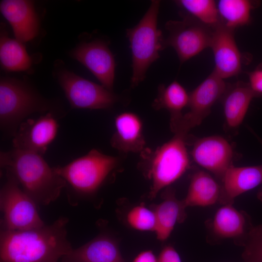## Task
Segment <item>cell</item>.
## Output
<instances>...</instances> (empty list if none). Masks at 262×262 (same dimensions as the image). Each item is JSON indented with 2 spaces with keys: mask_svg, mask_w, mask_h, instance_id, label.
Segmentation results:
<instances>
[{
  "mask_svg": "<svg viewBox=\"0 0 262 262\" xmlns=\"http://www.w3.org/2000/svg\"><path fill=\"white\" fill-rule=\"evenodd\" d=\"M68 219L33 229H1L0 262H57L73 248L67 238Z\"/></svg>",
  "mask_w": 262,
  "mask_h": 262,
  "instance_id": "obj_1",
  "label": "cell"
},
{
  "mask_svg": "<svg viewBox=\"0 0 262 262\" xmlns=\"http://www.w3.org/2000/svg\"><path fill=\"white\" fill-rule=\"evenodd\" d=\"M0 163L36 204L47 205L55 201L67 184L42 155L33 152L15 148L1 152Z\"/></svg>",
  "mask_w": 262,
  "mask_h": 262,
  "instance_id": "obj_2",
  "label": "cell"
},
{
  "mask_svg": "<svg viewBox=\"0 0 262 262\" xmlns=\"http://www.w3.org/2000/svg\"><path fill=\"white\" fill-rule=\"evenodd\" d=\"M174 134L155 149L145 148L141 152V165L151 181L150 198H155L162 189L179 179L189 167L186 147L187 135Z\"/></svg>",
  "mask_w": 262,
  "mask_h": 262,
  "instance_id": "obj_3",
  "label": "cell"
},
{
  "mask_svg": "<svg viewBox=\"0 0 262 262\" xmlns=\"http://www.w3.org/2000/svg\"><path fill=\"white\" fill-rule=\"evenodd\" d=\"M160 3V0H151L138 23L126 30L132 56L131 87L145 79L150 66L160 57L159 51L165 48V39L157 26Z\"/></svg>",
  "mask_w": 262,
  "mask_h": 262,
  "instance_id": "obj_4",
  "label": "cell"
},
{
  "mask_svg": "<svg viewBox=\"0 0 262 262\" xmlns=\"http://www.w3.org/2000/svg\"><path fill=\"white\" fill-rule=\"evenodd\" d=\"M51 109L49 102L25 83L11 78L0 79V125L6 135L14 136L20 124L31 114L52 112Z\"/></svg>",
  "mask_w": 262,
  "mask_h": 262,
  "instance_id": "obj_5",
  "label": "cell"
},
{
  "mask_svg": "<svg viewBox=\"0 0 262 262\" xmlns=\"http://www.w3.org/2000/svg\"><path fill=\"white\" fill-rule=\"evenodd\" d=\"M118 159L93 149L67 164L53 169L75 191L88 194L99 188L117 165Z\"/></svg>",
  "mask_w": 262,
  "mask_h": 262,
  "instance_id": "obj_6",
  "label": "cell"
},
{
  "mask_svg": "<svg viewBox=\"0 0 262 262\" xmlns=\"http://www.w3.org/2000/svg\"><path fill=\"white\" fill-rule=\"evenodd\" d=\"M6 178L0 192V206L2 213L1 229L24 230L44 226L36 204L23 191L15 177L8 171Z\"/></svg>",
  "mask_w": 262,
  "mask_h": 262,
  "instance_id": "obj_7",
  "label": "cell"
},
{
  "mask_svg": "<svg viewBox=\"0 0 262 262\" xmlns=\"http://www.w3.org/2000/svg\"><path fill=\"white\" fill-rule=\"evenodd\" d=\"M168 36L164 45L176 51L181 64L196 55L211 44L213 28L186 15L180 20H169L165 25Z\"/></svg>",
  "mask_w": 262,
  "mask_h": 262,
  "instance_id": "obj_8",
  "label": "cell"
},
{
  "mask_svg": "<svg viewBox=\"0 0 262 262\" xmlns=\"http://www.w3.org/2000/svg\"><path fill=\"white\" fill-rule=\"evenodd\" d=\"M57 75L59 83L73 108L107 109L119 100V97L112 91L68 70L62 69Z\"/></svg>",
  "mask_w": 262,
  "mask_h": 262,
  "instance_id": "obj_9",
  "label": "cell"
},
{
  "mask_svg": "<svg viewBox=\"0 0 262 262\" xmlns=\"http://www.w3.org/2000/svg\"><path fill=\"white\" fill-rule=\"evenodd\" d=\"M228 85L224 80L213 71L190 94L189 111L172 130L174 134L187 135L189 131L198 126L210 114L213 104L223 96Z\"/></svg>",
  "mask_w": 262,
  "mask_h": 262,
  "instance_id": "obj_10",
  "label": "cell"
},
{
  "mask_svg": "<svg viewBox=\"0 0 262 262\" xmlns=\"http://www.w3.org/2000/svg\"><path fill=\"white\" fill-rule=\"evenodd\" d=\"M59 125L52 112L23 121L13 136L14 148L43 155L55 139Z\"/></svg>",
  "mask_w": 262,
  "mask_h": 262,
  "instance_id": "obj_11",
  "label": "cell"
},
{
  "mask_svg": "<svg viewBox=\"0 0 262 262\" xmlns=\"http://www.w3.org/2000/svg\"><path fill=\"white\" fill-rule=\"evenodd\" d=\"M71 56L87 68L102 85L112 91L115 62L105 42L96 39L82 42L72 51Z\"/></svg>",
  "mask_w": 262,
  "mask_h": 262,
  "instance_id": "obj_12",
  "label": "cell"
},
{
  "mask_svg": "<svg viewBox=\"0 0 262 262\" xmlns=\"http://www.w3.org/2000/svg\"><path fill=\"white\" fill-rule=\"evenodd\" d=\"M191 155L197 164L221 180L227 170L233 165L232 147L220 136H210L196 140L194 143Z\"/></svg>",
  "mask_w": 262,
  "mask_h": 262,
  "instance_id": "obj_13",
  "label": "cell"
},
{
  "mask_svg": "<svg viewBox=\"0 0 262 262\" xmlns=\"http://www.w3.org/2000/svg\"><path fill=\"white\" fill-rule=\"evenodd\" d=\"M213 28L210 48L214 56L213 71L224 80L238 75L241 71L242 57L234 39V30L220 21Z\"/></svg>",
  "mask_w": 262,
  "mask_h": 262,
  "instance_id": "obj_14",
  "label": "cell"
},
{
  "mask_svg": "<svg viewBox=\"0 0 262 262\" xmlns=\"http://www.w3.org/2000/svg\"><path fill=\"white\" fill-rule=\"evenodd\" d=\"M215 213L210 225L213 235L219 239H232L244 245L254 227L247 213L233 204H225Z\"/></svg>",
  "mask_w": 262,
  "mask_h": 262,
  "instance_id": "obj_15",
  "label": "cell"
},
{
  "mask_svg": "<svg viewBox=\"0 0 262 262\" xmlns=\"http://www.w3.org/2000/svg\"><path fill=\"white\" fill-rule=\"evenodd\" d=\"M0 10L11 25L16 39L24 43L32 40L37 35L39 20L32 1L2 0Z\"/></svg>",
  "mask_w": 262,
  "mask_h": 262,
  "instance_id": "obj_16",
  "label": "cell"
},
{
  "mask_svg": "<svg viewBox=\"0 0 262 262\" xmlns=\"http://www.w3.org/2000/svg\"><path fill=\"white\" fill-rule=\"evenodd\" d=\"M219 202L233 204L235 198L262 184V164L230 166L221 180Z\"/></svg>",
  "mask_w": 262,
  "mask_h": 262,
  "instance_id": "obj_17",
  "label": "cell"
},
{
  "mask_svg": "<svg viewBox=\"0 0 262 262\" xmlns=\"http://www.w3.org/2000/svg\"><path fill=\"white\" fill-rule=\"evenodd\" d=\"M115 125V131L110 141L112 147L124 153H141L146 148L143 123L136 114L127 112L117 115Z\"/></svg>",
  "mask_w": 262,
  "mask_h": 262,
  "instance_id": "obj_18",
  "label": "cell"
},
{
  "mask_svg": "<svg viewBox=\"0 0 262 262\" xmlns=\"http://www.w3.org/2000/svg\"><path fill=\"white\" fill-rule=\"evenodd\" d=\"M64 262H124L116 243L100 235L62 258Z\"/></svg>",
  "mask_w": 262,
  "mask_h": 262,
  "instance_id": "obj_19",
  "label": "cell"
},
{
  "mask_svg": "<svg viewBox=\"0 0 262 262\" xmlns=\"http://www.w3.org/2000/svg\"><path fill=\"white\" fill-rule=\"evenodd\" d=\"M223 96L226 124L229 128H236L242 123L252 99L258 96L248 83L240 81L228 86Z\"/></svg>",
  "mask_w": 262,
  "mask_h": 262,
  "instance_id": "obj_20",
  "label": "cell"
},
{
  "mask_svg": "<svg viewBox=\"0 0 262 262\" xmlns=\"http://www.w3.org/2000/svg\"><path fill=\"white\" fill-rule=\"evenodd\" d=\"M164 195L163 201L153 210L156 220L155 232L162 241L169 237L177 223L182 222L186 218V208L182 200L176 198L174 191L168 188Z\"/></svg>",
  "mask_w": 262,
  "mask_h": 262,
  "instance_id": "obj_21",
  "label": "cell"
},
{
  "mask_svg": "<svg viewBox=\"0 0 262 262\" xmlns=\"http://www.w3.org/2000/svg\"><path fill=\"white\" fill-rule=\"evenodd\" d=\"M221 186L207 172L200 170L191 178L187 194L182 200L184 207H206L219 202Z\"/></svg>",
  "mask_w": 262,
  "mask_h": 262,
  "instance_id": "obj_22",
  "label": "cell"
},
{
  "mask_svg": "<svg viewBox=\"0 0 262 262\" xmlns=\"http://www.w3.org/2000/svg\"><path fill=\"white\" fill-rule=\"evenodd\" d=\"M189 99V94L185 89L175 81L166 86L162 84L159 85L152 107L156 110L165 109L169 112L170 126L172 131L182 116V110L188 106Z\"/></svg>",
  "mask_w": 262,
  "mask_h": 262,
  "instance_id": "obj_23",
  "label": "cell"
},
{
  "mask_svg": "<svg viewBox=\"0 0 262 262\" xmlns=\"http://www.w3.org/2000/svg\"><path fill=\"white\" fill-rule=\"evenodd\" d=\"M0 61L2 68L9 71H26L32 64L22 43L9 37L3 31L0 32Z\"/></svg>",
  "mask_w": 262,
  "mask_h": 262,
  "instance_id": "obj_24",
  "label": "cell"
},
{
  "mask_svg": "<svg viewBox=\"0 0 262 262\" xmlns=\"http://www.w3.org/2000/svg\"><path fill=\"white\" fill-rule=\"evenodd\" d=\"M259 2L249 0H220L216 2L220 21L234 30L248 24L251 20V11Z\"/></svg>",
  "mask_w": 262,
  "mask_h": 262,
  "instance_id": "obj_25",
  "label": "cell"
},
{
  "mask_svg": "<svg viewBox=\"0 0 262 262\" xmlns=\"http://www.w3.org/2000/svg\"><path fill=\"white\" fill-rule=\"evenodd\" d=\"M176 2L188 15L201 23L213 27L219 21L216 2L213 0H180Z\"/></svg>",
  "mask_w": 262,
  "mask_h": 262,
  "instance_id": "obj_26",
  "label": "cell"
},
{
  "mask_svg": "<svg viewBox=\"0 0 262 262\" xmlns=\"http://www.w3.org/2000/svg\"><path fill=\"white\" fill-rule=\"evenodd\" d=\"M129 224L133 229L142 231H154L156 220L154 212L143 205L132 208L127 215Z\"/></svg>",
  "mask_w": 262,
  "mask_h": 262,
  "instance_id": "obj_27",
  "label": "cell"
},
{
  "mask_svg": "<svg viewBox=\"0 0 262 262\" xmlns=\"http://www.w3.org/2000/svg\"><path fill=\"white\" fill-rule=\"evenodd\" d=\"M243 246L246 262H262V225L253 228Z\"/></svg>",
  "mask_w": 262,
  "mask_h": 262,
  "instance_id": "obj_28",
  "label": "cell"
},
{
  "mask_svg": "<svg viewBox=\"0 0 262 262\" xmlns=\"http://www.w3.org/2000/svg\"><path fill=\"white\" fill-rule=\"evenodd\" d=\"M248 82L252 90L258 97L262 95V62L252 71L248 72Z\"/></svg>",
  "mask_w": 262,
  "mask_h": 262,
  "instance_id": "obj_29",
  "label": "cell"
},
{
  "mask_svg": "<svg viewBox=\"0 0 262 262\" xmlns=\"http://www.w3.org/2000/svg\"><path fill=\"white\" fill-rule=\"evenodd\" d=\"M158 262H181L179 254L171 246H165L158 258Z\"/></svg>",
  "mask_w": 262,
  "mask_h": 262,
  "instance_id": "obj_30",
  "label": "cell"
},
{
  "mask_svg": "<svg viewBox=\"0 0 262 262\" xmlns=\"http://www.w3.org/2000/svg\"><path fill=\"white\" fill-rule=\"evenodd\" d=\"M133 262H158L153 253L150 250L143 251L134 259Z\"/></svg>",
  "mask_w": 262,
  "mask_h": 262,
  "instance_id": "obj_31",
  "label": "cell"
},
{
  "mask_svg": "<svg viewBox=\"0 0 262 262\" xmlns=\"http://www.w3.org/2000/svg\"><path fill=\"white\" fill-rule=\"evenodd\" d=\"M250 131L262 146V139L258 136L252 130H250ZM257 197L258 199L262 203V186L258 190L257 194Z\"/></svg>",
  "mask_w": 262,
  "mask_h": 262,
  "instance_id": "obj_32",
  "label": "cell"
}]
</instances>
